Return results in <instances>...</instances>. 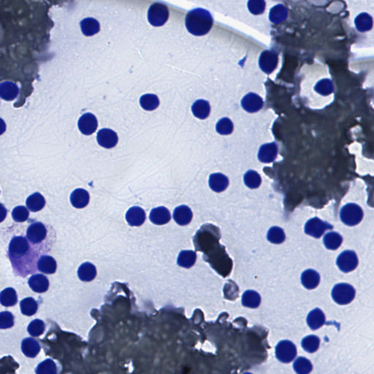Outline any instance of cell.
Returning <instances> with one entry per match:
<instances>
[{"label":"cell","instance_id":"484cf974","mask_svg":"<svg viewBox=\"0 0 374 374\" xmlns=\"http://www.w3.org/2000/svg\"><path fill=\"white\" fill-rule=\"evenodd\" d=\"M77 275L81 281L86 282L93 281L97 276L96 268L90 262H85L79 267Z\"/></svg>","mask_w":374,"mask_h":374},{"label":"cell","instance_id":"6da1fadb","mask_svg":"<svg viewBox=\"0 0 374 374\" xmlns=\"http://www.w3.org/2000/svg\"><path fill=\"white\" fill-rule=\"evenodd\" d=\"M185 24L186 27L191 34L202 36L210 32L214 25V19L208 10L197 8L187 13Z\"/></svg>","mask_w":374,"mask_h":374},{"label":"cell","instance_id":"f907efd6","mask_svg":"<svg viewBox=\"0 0 374 374\" xmlns=\"http://www.w3.org/2000/svg\"><path fill=\"white\" fill-rule=\"evenodd\" d=\"M6 131V124L3 119L0 118V135H2Z\"/></svg>","mask_w":374,"mask_h":374},{"label":"cell","instance_id":"d590c367","mask_svg":"<svg viewBox=\"0 0 374 374\" xmlns=\"http://www.w3.org/2000/svg\"><path fill=\"white\" fill-rule=\"evenodd\" d=\"M20 307L22 314L29 317L36 314L38 309V302L32 298H26L22 299L20 302Z\"/></svg>","mask_w":374,"mask_h":374},{"label":"cell","instance_id":"2e32d148","mask_svg":"<svg viewBox=\"0 0 374 374\" xmlns=\"http://www.w3.org/2000/svg\"><path fill=\"white\" fill-rule=\"evenodd\" d=\"M150 222L156 225H163L171 221V215L169 210L161 206L153 208L150 213Z\"/></svg>","mask_w":374,"mask_h":374},{"label":"cell","instance_id":"8fae6325","mask_svg":"<svg viewBox=\"0 0 374 374\" xmlns=\"http://www.w3.org/2000/svg\"><path fill=\"white\" fill-rule=\"evenodd\" d=\"M47 236L46 226L41 223H35L28 227L26 237L33 244H40Z\"/></svg>","mask_w":374,"mask_h":374},{"label":"cell","instance_id":"c3c4849f","mask_svg":"<svg viewBox=\"0 0 374 374\" xmlns=\"http://www.w3.org/2000/svg\"><path fill=\"white\" fill-rule=\"evenodd\" d=\"M14 325V316L9 311L0 313V329H8Z\"/></svg>","mask_w":374,"mask_h":374},{"label":"cell","instance_id":"9c48e42d","mask_svg":"<svg viewBox=\"0 0 374 374\" xmlns=\"http://www.w3.org/2000/svg\"><path fill=\"white\" fill-rule=\"evenodd\" d=\"M278 63V53L272 50L262 51L259 59V66L264 73L271 74L276 68Z\"/></svg>","mask_w":374,"mask_h":374},{"label":"cell","instance_id":"74e56055","mask_svg":"<svg viewBox=\"0 0 374 374\" xmlns=\"http://www.w3.org/2000/svg\"><path fill=\"white\" fill-rule=\"evenodd\" d=\"M267 238L269 242L274 244H281L285 241L286 235L282 228L272 226L268 230Z\"/></svg>","mask_w":374,"mask_h":374},{"label":"cell","instance_id":"60d3db41","mask_svg":"<svg viewBox=\"0 0 374 374\" xmlns=\"http://www.w3.org/2000/svg\"><path fill=\"white\" fill-rule=\"evenodd\" d=\"M316 92L323 96H327L334 92V86H333V82L328 78L323 79L320 80L316 84L314 87Z\"/></svg>","mask_w":374,"mask_h":374},{"label":"cell","instance_id":"9a60e30c","mask_svg":"<svg viewBox=\"0 0 374 374\" xmlns=\"http://www.w3.org/2000/svg\"><path fill=\"white\" fill-rule=\"evenodd\" d=\"M126 220L130 226H141L146 221L145 211L140 207H132L126 212Z\"/></svg>","mask_w":374,"mask_h":374},{"label":"cell","instance_id":"4fadbf2b","mask_svg":"<svg viewBox=\"0 0 374 374\" xmlns=\"http://www.w3.org/2000/svg\"><path fill=\"white\" fill-rule=\"evenodd\" d=\"M264 102L259 95L249 93L241 100V106L249 113H255L262 109Z\"/></svg>","mask_w":374,"mask_h":374},{"label":"cell","instance_id":"7bdbcfd3","mask_svg":"<svg viewBox=\"0 0 374 374\" xmlns=\"http://www.w3.org/2000/svg\"><path fill=\"white\" fill-rule=\"evenodd\" d=\"M35 373L37 374H55L57 373V369L54 362L50 359L45 360L38 365Z\"/></svg>","mask_w":374,"mask_h":374},{"label":"cell","instance_id":"f546056e","mask_svg":"<svg viewBox=\"0 0 374 374\" xmlns=\"http://www.w3.org/2000/svg\"><path fill=\"white\" fill-rule=\"evenodd\" d=\"M26 204L29 211L38 212L44 208L46 205V199L41 194L35 192L26 199Z\"/></svg>","mask_w":374,"mask_h":374},{"label":"cell","instance_id":"277c9868","mask_svg":"<svg viewBox=\"0 0 374 374\" xmlns=\"http://www.w3.org/2000/svg\"><path fill=\"white\" fill-rule=\"evenodd\" d=\"M169 18V10L165 4L154 3L150 6L148 11V20L154 26H163Z\"/></svg>","mask_w":374,"mask_h":374},{"label":"cell","instance_id":"d4e9b609","mask_svg":"<svg viewBox=\"0 0 374 374\" xmlns=\"http://www.w3.org/2000/svg\"><path fill=\"white\" fill-rule=\"evenodd\" d=\"M287 17H288V10L283 4H276L270 10V21L275 25L282 23L284 21L287 20Z\"/></svg>","mask_w":374,"mask_h":374},{"label":"cell","instance_id":"83f0119b","mask_svg":"<svg viewBox=\"0 0 374 374\" xmlns=\"http://www.w3.org/2000/svg\"><path fill=\"white\" fill-rule=\"evenodd\" d=\"M57 264L56 260L49 255L40 257L38 262V268L40 272L46 274H53L56 272Z\"/></svg>","mask_w":374,"mask_h":374},{"label":"cell","instance_id":"30bf717a","mask_svg":"<svg viewBox=\"0 0 374 374\" xmlns=\"http://www.w3.org/2000/svg\"><path fill=\"white\" fill-rule=\"evenodd\" d=\"M79 130L85 135H90L95 133L98 126V119L95 115L91 113L83 114L77 122Z\"/></svg>","mask_w":374,"mask_h":374},{"label":"cell","instance_id":"ac0fdd59","mask_svg":"<svg viewBox=\"0 0 374 374\" xmlns=\"http://www.w3.org/2000/svg\"><path fill=\"white\" fill-rule=\"evenodd\" d=\"M307 324L312 330H318L325 323V316L320 308L312 310L307 316Z\"/></svg>","mask_w":374,"mask_h":374},{"label":"cell","instance_id":"e0dca14e","mask_svg":"<svg viewBox=\"0 0 374 374\" xmlns=\"http://www.w3.org/2000/svg\"><path fill=\"white\" fill-rule=\"evenodd\" d=\"M320 282V274L314 270L308 269L301 274V283L308 290H314L318 287Z\"/></svg>","mask_w":374,"mask_h":374},{"label":"cell","instance_id":"5b68a950","mask_svg":"<svg viewBox=\"0 0 374 374\" xmlns=\"http://www.w3.org/2000/svg\"><path fill=\"white\" fill-rule=\"evenodd\" d=\"M275 357L281 363H289L297 356V348L288 340L280 341L275 347Z\"/></svg>","mask_w":374,"mask_h":374},{"label":"cell","instance_id":"b9f144b4","mask_svg":"<svg viewBox=\"0 0 374 374\" xmlns=\"http://www.w3.org/2000/svg\"><path fill=\"white\" fill-rule=\"evenodd\" d=\"M244 183L250 189H257L261 184L262 179L260 174L254 171H249L244 177Z\"/></svg>","mask_w":374,"mask_h":374},{"label":"cell","instance_id":"e575fe53","mask_svg":"<svg viewBox=\"0 0 374 374\" xmlns=\"http://www.w3.org/2000/svg\"><path fill=\"white\" fill-rule=\"evenodd\" d=\"M343 238L336 232H330L326 234L323 238V243L326 248L329 250H336L341 247Z\"/></svg>","mask_w":374,"mask_h":374},{"label":"cell","instance_id":"f1b7e54d","mask_svg":"<svg viewBox=\"0 0 374 374\" xmlns=\"http://www.w3.org/2000/svg\"><path fill=\"white\" fill-rule=\"evenodd\" d=\"M82 32L86 36H92L100 32V26L99 22L93 18H87L80 22Z\"/></svg>","mask_w":374,"mask_h":374},{"label":"cell","instance_id":"52a82bcc","mask_svg":"<svg viewBox=\"0 0 374 374\" xmlns=\"http://www.w3.org/2000/svg\"><path fill=\"white\" fill-rule=\"evenodd\" d=\"M358 262L357 254L351 250L343 251L336 260L338 268L344 273H349L354 271L358 265Z\"/></svg>","mask_w":374,"mask_h":374},{"label":"cell","instance_id":"3957f363","mask_svg":"<svg viewBox=\"0 0 374 374\" xmlns=\"http://www.w3.org/2000/svg\"><path fill=\"white\" fill-rule=\"evenodd\" d=\"M354 287L347 283L336 284L332 290V298L339 305H347L355 298Z\"/></svg>","mask_w":374,"mask_h":374},{"label":"cell","instance_id":"4316f807","mask_svg":"<svg viewBox=\"0 0 374 374\" xmlns=\"http://www.w3.org/2000/svg\"><path fill=\"white\" fill-rule=\"evenodd\" d=\"M192 111L195 117L199 119H205L211 112L209 102L205 100H198L192 106Z\"/></svg>","mask_w":374,"mask_h":374},{"label":"cell","instance_id":"681fc988","mask_svg":"<svg viewBox=\"0 0 374 374\" xmlns=\"http://www.w3.org/2000/svg\"><path fill=\"white\" fill-rule=\"evenodd\" d=\"M7 211L5 207L0 203V223H2L7 217Z\"/></svg>","mask_w":374,"mask_h":374},{"label":"cell","instance_id":"7dc6e473","mask_svg":"<svg viewBox=\"0 0 374 374\" xmlns=\"http://www.w3.org/2000/svg\"><path fill=\"white\" fill-rule=\"evenodd\" d=\"M265 6H266V3L265 0H249L248 1L249 10L250 13L256 16L264 13Z\"/></svg>","mask_w":374,"mask_h":374},{"label":"cell","instance_id":"bcb514c9","mask_svg":"<svg viewBox=\"0 0 374 374\" xmlns=\"http://www.w3.org/2000/svg\"><path fill=\"white\" fill-rule=\"evenodd\" d=\"M12 217L16 223H24L29 218V212L26 207L18 206L12 211Z\"/></svg>","mask_w":374,"mask_h":374},{"label":"cell","instance_id":"d6986e66","mask_svg":"<svg viewBox=\"0 0 374 374\" xmlns=\"http://www.w3.org/2000/svg\"><path fill=\"white\" fill-rule=\"evenodd\" d=\"M192 217L193 214L192 210L187 205H180L174 210V220L181 226L189 224L192 222Z\"/></svg>","mask_w":374,"mask_h":374},{"label":"cell","instance_id":"f6af8a7d","mask_svg":"<svg viewBox=\"0 0 374 374\" xmlns=\"http://www.w3.org/2000/svg\"><path fill=\"white\" fill-rule=\"evenodd\" d=\"M46 330L44 322L40 320H35L29 323L27 331L31 336L38 337L41 336Z\"/></svg>","mask_w":374,"mask_h":374},{"label":"cell","instance_id":"5bb4252c","mask_svg":"<svg viewBox=\"0 0 374 374\" xmlns=\"http://www.w3.org/2000/svg\"><path fill=\"white\" fill-rule=\"evenodd\" d=\"M278 154V147L275 143L262 145L258 152V159L264 163L274 162Z\"/></svg>","mask_w":374,"mask_h":374},{"label":"cell","instance_id":"1f68e13d","mask_svg":"<svg viewBox=\"0 0 374 374\" xmlns=\"http://www.w3.org/2000/svg\"><path fill=\"white\" fill-rule=\"evenodd\" d=\"M261 302L260 294L254 290H247L242 296V304L247 308H257Z\"/></svg>","mask_w":374,"mask_h":374},{"label":"cell","instance_id":"4dcf8cb0","mask_svg":"<svg viewBox=\"0 0 374 374\" xmlns=\"http://www.w3.org/2000/svg\"><path fill=\"white\" fill-rule=\"evenodd\" d=\"M354 24L359 32H369L373 27V19L368 13H360L354 20Z\"/></svg>","mask_w":374,"mask_h":374},{"label":"cell","instance_id":"8d00e7d4","mask_svg":"<svg viewBox=\"0 0 374 374\" xmlns=\"http://www.w3.org/2000/svg\"><path fill=\"white\" fill-rule=\"evenodd\" d=\"M141 107L146 111H153L159 105V100L158 97L152 94L143 95L140 99Z\"/></svg>","mask_w":374,"mask_h":374},{"label":"cell","instance_id":"7402d4cb","mask_svg":"<svg viewBox=\"0 0 374 374\" xmlns=\"http://www.w3.org/2000/svg\"><path fill=\"white\" fill-rule=\"evenodd\" d=\"M40 344L32 338H26L22 342V350L26 357L34 358L40 353Z\"/></svg>","mask_w":374,"mask_h":374},{"label":"cell","instance_id":"f35d334b","mask_svg":"<svg viewBox=\"0 0 374 374\" xmlns=\"http://www.w3.org/2000/svg\"><path fill=\"white\" fill-rule=\"evenodd\" d=\"M320 338L313 335L305 337L301 342L302 349L308 353L316 352L320 347Z\"/></svg>","mask_w":374,"mask_h":374},{"label":"cell","instance_id":"836d02e7","mask_svg":"<svg viewBox=\"0 0 374 374\" xmlns=\"http://www.w3.org/2000/svg\"><path fill=\"white\" fill-rule=\"evenodd\" d=\"M17 293L14 289L8 287L0 293V303L3 306H13L17 303Z\"/></svg>","mask_w":374,"mask_h":374},{"label":"cell","instance_id":"8992f818","mask_svg":"<svg viewBox=\"0 0 374 374\" xmlns=\"http://www.w3.org/2000/svg\"><path fill=\"white\" fill-rule=\"evenodd\" d=\"M333 225L315 217L307 222L304 227L305 233L315 238H321L325 231L333 229Z\"/></svg>","mask_w":374,"mask_h":374},{"label":"cell","instance_id":"603a6c76","mask_svg":"<svg viewBox=\"0 0 374 374\" xmlns=\"http://www.w3.org/2000/svg\"><path fill=\"white\" fill-rule=\"evenodd\" d=\"M209 187L216 192L224 191L229 185L227 177L222 174H214L210 175Z\"/></svg>","mask_w":374,"mask_h":374},{"label":"cell","instance_id":"7c38bea8","mask_svg":"<svg viewBox=\"0 0 374 374\" xmlns=\"http://www.w3.org/2000/svg\"><path fill=\"white\" fill-rule=\"evenodd\" d=\"M98 144L105 149H111L116 147L119 138L116 132L111 129H102L98 132L97 136Z\"/></svg>","mask_w":374,"mask_h":374},{"label":"cell","instance_id":"ffe728a7","mask_svg":"<svg viewBox=\"0 0 374 374\" xmlns=\"http://www.w3.org/2000/svg\"><path fill=\"white\" fill-rule=\"evenodd\" d=\"M30 288L35 293H44L47 292L49 287V281L47 277L42 274H36L29 278L28 281Z\"/></svg>","mask_w":374,"mask_h":374},{"label":"cell","instance_id":"d6a6232c","mask_svg":"<svg viewBox=\"0 0 374 374\" xmlns=\"http://www.w3.org/2000/svg\"><path fill=\"white\" fill-rule=\"evenodd\" d=\"M197 260L196 252L191 250L181 251L178 254L177 263L184 268H190L195 265Z\"/></svg>","mask_w":374,"mask_h":374},{"label":"cell","instance_id":"ba28073f","mask_svg":"<svg viewBox=\"0 0 374 374\" xmlns=\"http://www.w3.org/2000/svg\"><path fill=\"white\" fill-rule=\"evenodd\" d=\"M30 249L28 240L23 236L14 237L9 244V255L10 258H20L28 254Z\"/></svg>","mask_w":374,"mask_h":374},{"label":"cell","instance_id":"ab89813d","mask_svg":"<svg viewBox=\"0 0 374 374\" xmlns=\"http://www.w3.org/2000/svg\"><path fill=\"white\" fill-rule=\"evenodd\" d=\"M295 372L299 374H308L312 371L313 366L310 360L303 357L296 359L293 364Z\"/></svg>","mask_w":374,"mask_h":374},{"label":"cell","instance_id":"7a4b0ae2","mask_svg":"<svg viewBox=\"0 0 374 374\" xmlns=\"http://www.w3.org/2000/svg\"><path fill=\"white\" fill-rule=\"evenodd\" d=\"M340 218L344 224L348 226H355L363 220V209L357 204H347L342 207L340 211Z\"/></svg>","mask_w":374,"mask_h":374},{"label":"cell","instance_id":"cb8c5ba5","mask_svg":"<svg viewBox=\"0 0 374 374\" xmlns=\"http://www.w3.org/2000/svg\"><path fill=\"white\" fill-rule=\"evenodd\" d=\"M19 88L12 82H4L0 84V98L7 101H12L17 98Z\"/></svg>","mask_w":374,"mask_h":374},{"label":"cell","instance_id":"44dd1931","mask_svg":"<svg viewBox=\"0 0 374 374\" xmlns=\"http://www.w3.org/2000/svg\"><path fill=\"white\" fill-rule=\"evenodd\" d=\"M89 192L83 189H77L72 192L71 195V202L73 206L76 208H83L89 204Z\"/></svg>","mask_w":374,"mask_h":374},{"label":"cell","instance_id":"ee69618b","mask_svg":"<svg viewBox=\"0 0 374 374\" xmlns=\"http://www.w3.org/2000/svg\"><path fill=\"white\" fill-rule=\"evenodd\" d=\"M216 129L220 135H229L233 131V124H232V121L228 118H223L217 122Z\"/></svg>","mask_w":374,"mask_h":374}]
</instances>
